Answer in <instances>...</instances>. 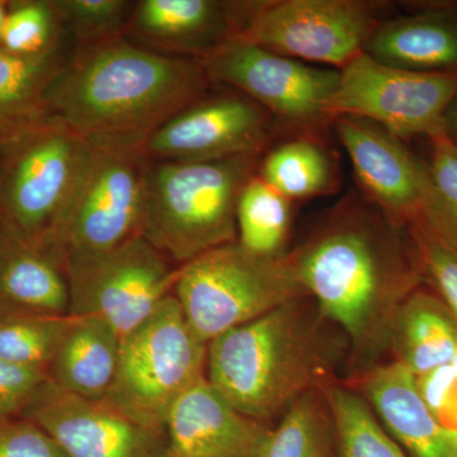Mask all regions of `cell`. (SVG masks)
<instances>
[{
    "label": "cell",
    "instance_id": "6da1fadb",
    "mask_svg": "<svg viewBox=\"0 0 457 457\" xmlns=\"http://www.w3.org/2000/svg\"><path fill=\"white\" fill-rule=\"evenodd\" d=\"M288 255L303 291L347 339L352 378L381 363L400 308L426 284L408 228L351 195Z\"/></svg>",
    "mask_w": 457,
    "mask_h": 457
},
{
    "label": "cell",
    "instance_id": "7a4b0ae2",
    "mask_svg": "<svg viewBox=\"0 0 457 457\" xmlns=\"http://www.w3.org/2000/svg\"><path fill=\"white\" fill-rule=\"evenodd\" d=\"M212 87L198 60L156 53L123 36L75 47L45 106L87 139H145Z\"/></svg>",
    "mask_w": 457,
    "mask_h": 457
},
{
    "label": "cell",
    "instance_id": "3957f363",
    "mask_svg": "<svg viewBox=\"0 0 457 457\" xmlns=\"http://www.w3.org/2000/svg\"><path fill=\"white\" fill-rule=\"evenodd\" d=\"M309 296L233 328L207 345L206 378L245 416L270 425L297 399L337 381L347 354Z\"/></svg>",
    "mask_w": 457,
    "mask_h": 457
},
{
    "label": "cell",
    "instance_id": "277c9868",
    "mask_svg": "<svg viewBox=\"0 0 457 457\" xmlns=\"http://www.w3.org/2000/svg\"><path fill=\"white\" fill-rule=\"evenodd\" d=\"M263 154L150 161L140 234L179 266L237 242V206Z\"/></svg>",
    "mask_w": 457,
    "mask_h": 457
},
{
    "label": "cell",
    "instance_id": "5b68a950",
    "mask_svg": "<svg viewBox=\"0 0 457 457\" xmlns=\"http://www.w3.org/2000/svg\"><path fill=\"white\" fill-rule=\"evenodd\" d=\"M89 140L49 113L0 137V224L49 251Z\"/></svg>",
    "mask_w": 457,
    "mask_h": 457
},
{
    "label": "cell",
    "instance_id": "8992f818",
    "mask_svg": "<svg viewBox=\"0 0 457 457\" xmlns=\"http://www.w3.org/2000/svg\"><path fill=\"white\" fill-rule=\"evenodd\" d=\"M207 345L188 326L177 297L163 300L122 337L114 380L102 402L165 432L177 400L206 376Z\"/></svg>",
    "mask_w": 457,
    "mask_h": 457
},
{
    "label": "cell",
    "instance_id": "52a82bcc",
    "mask_svg": "<svg viewBox=\"0 0 457 457\" xmlns=\"http://www.w3.org/2000/svg\"><path fill=\"white\" fill-rule=\"evenodd\" d=\"M173 294L188 326L206 345L291 300L308 296L288 252L262 257L237 242L180 266Z\"/></svg>",
    "mask_w": 457,
    "mask_h": 457
},
{
    "label": "cell",
    "instance_id": "ba28073f",
    "mask_svg": "<svg viewBox=\"0 0 457 457\" xmlns=\"http://www.w3.org/2000/svg\"><path fill=\"white\" fill-rule=\"evenodd\" d=\"M79 179L50 239L49 251L97 253L139 236L147 158L139 137L88 139Z\"/></svg>",
    "mask_w": 457,
    "mask_h": 457
},
{
    "label": "cell",
    "instance_id": "9c48e42d",
    "mask_svg": "<svg viewBox=\"0 0 457 457\" xmlns=\"http://www.w3.org/2000/svg\"><path fill=\"white\" fill-rule=\"evenodd\" d=\"M179 269L141 234L108 251L66 255L69 314L104 319L122 338L173 295Z\"/></svg>",
    "mask_w": 457,
    "mask_h": 457
},
{
    "label": "cell",
    "instance_id": "30bf717a",
    "mask_svg": "<svg viewBox=\"0 0 457 457\" xmlns=\"http://www.w3.org/2000/svg\"><path fill=\"white\" fill-rule=\"evenodd\" d=\"M457 98V71L420 73L360 54L341 71L327 107L337 117H359L404 140L445 132V114Z\"/></svg>",
    "mask_w": 457,
    "mask_h": 457
},
{
    "label": "cell",
    "instance_id": "8fae6325",
    "mask_svg": "<svg viewBox=\"0 0 457 457\" xmlns=\"http://www.w3.org/2000/svg\"><path fill=\"white\" fill-rule=\"evenodd\" d=\"M362 0H251L243 40L308 64L342 71L378 25Z\"/></svg>",
    "mask_w": 457,
    "mask_h": 457
},
{
    "label": "cell",
    "instance_id": "7c38bea8",
    "mask_svg": "<svg viewBox=\"0 0 457 457\" xmlns=\"http://www.w3.org/2000/svg\"><path fill=\"white\" fill-rule=\"evenodd\" d=\"M200 62L212 84L253 99L282 125L308 132L330 123L327 107L341 71L279 55L243 38Z\"/></svg>",
    "mask_w": 457,
    "mask_h": 457
},
{
    "label": "cell",
    "instance_id": "4fadbf2b",
    "mask_svg": "<svg viewBox=\"0 0 457 457\" xmlns=\"http://www.w3.org/2000/svg\"><path fill=\"white\" fill-rule=\"evenodd\" d=\"M281 123L236 89L212 93L150 132L143 149L150 161L207 162L264 154Z\"/></svg>",
    "mask_w": 457,
    "mask_h": 457
},
{
    "label": "cell",
    "instance_id": "5bb4252c",
    "mask_svg": "<svg viewBox=\"0 0 457 457\" xmlns=\"http://www.w3.org/2000/svg\"><path fill=\"white\" fill-rule=\"evenodd\" d=\"M337 137L348 156L363 196L403 227L425 219L433 198L428 164L369 120L337 117Z\"/></svg>",
    "mask_w": 457,
    "mask_h": 457
},
{
    "label": "cell",
    "instance_id": "9a60e30c",
    "mask_svg": "<svg viewBox=\"0 0 457 457\" xmlns=\"http://www.w3.org/2000/svg\"><path fill=\"white\" fill-rule=\"evenodd\" d=\"M22 417L49 433L66 457H170L167 433L139 425L102 400L71 395L50 378Z\"/></svg>",
    "mask_w": 457,
    "mask_h": 457
},
{
    "label": "cell",
    "instance_id": "2e32d148",
    "mask_svg": "<svg viewBox=\"0 0 457 457\" xmlns=\"http://www.w3.org/2000/svg\"><path fill=\"white\" fill-rule=\"evenodd\" d=\"M248 2L137 0L125 37L165 55L201 60L242 37Z\"/></svg>",
    "mask_w": 457,
    "mask_h": 457
},
{
    "label": "cell",
    "instance_id": "e0dca14e",
    "mask_svg": "<svg viewBox=\"0 0 457 457\" xmlns=\"http://www.w3.org/2000/svg\"><path fill=\"white\" fill-rule=\"evenodd\" d=\"M270 428L237 411L204 376L177 400L165 433L170 457H261Z\"/></svg>",
    "mask_w": 457,
    "mask_h": 457
},
{
    "label": "cell",
    "instance_id": "ac0fdd59",
    "mask_svg": "<svg viewBox=\"0 0 457 457\" xmlns=\"http://www.w3.org/2000/svg\"><path fill=\"white\" fill-rule=\"evenodd\" d=\"M385 431L408 457H457V429L433 413L417 378L402 363L381 362L353 376Z\"/></svg>",
    "mask_w": 457,
    "mask_h": 457
},
{
    "label": "cell",
    "instance_id": "d6986e66",
    "mask_svg": "<svg viewBox=\"0 0 457 457\" xmlns=\"http://www.w3.org/2000/svg\"><path fill=\"white\" fill-rule=\"evenodd\" d=\"M363 53L405 71H457V2L428 3L416 13L380 21Z\"/></svg>",
    "mask_w": 457,
    "mask_h": 457
},
{
    "label": "cell",
    "instance_id": "ffe728a7",
    "mask_svg": "<svg viewBox=\"0 0 457 457\" xmlns=\"http://www.w3.org/2000/svg\"><path fill=\"white\" fill-rule=\"evenodd\" d=\"M64 262L0 224V308L69 315Z\"/></svg>",
    "mask_w": 457,
    "mask_h": 457
},
{
    "label": "cell",
    "instance_id": "44dd1931",
    "mask_svg": "<svg viewBox=\"0 0 457 457\" xmlns=\"http://www.w3.org/2000/svg\"><path fill=\"white\" fill-rule=\"evenodd\" d=\"M71 318L47 375L59 389L101 402L116 375L121 337L104 319Z\"/></svg>",
    "mask_w": 457,
    "mask_h": 457
},
{
    "label": "cell",
    "instance_id": "7402d4cb",
    "mask_svg": "<svg viewBox=\"0 0 457 457\" xmlns=\"http://www.w3.org/2000/svg\"><path fill=\"white\" fill-rule=\"evenodd\" d=\"M390 352L416 378L453 363L457 319L435 291L420 286L409 295L394 323Z\"/></svg>",
    "mask_w": 457,
    "mask_h": 457
},
{
    "label": "cell",
    "instance_id": "603a6c76",
    "mask_svg": "<svg viewBox=\"0 0 457 457\" xmlns=\"http://www.w3.org/2000/svg\"><path fill=\"white\" fill-rule=\"evenodd\" d=\"M74 49V42H68L49 53L25 56L0 47V137L47 113V90Z\"/></svg>",
    "mask_w": 457,
    "mask_h": 457
},
{
    "label": "cell",
    "instance_id": "cb8c5ba5",
    "mask_svg": "<svg viewBox=\"0 0 457 457\" xmlns=\"http://www.w3.org/2000/svg\"><path fill=\"white\" fill-rule=\"evenodd\" d=\"M257 176L290 201L323 196L336 187L332 158L326 147L305 135L263 154Z\"/></svg>",
    "mask_w": 457,
    "mask_h": 457
},
{
    "label": "cell",
    "instance_id": "d4e9b609",
    "mask_svg": "<svg viewBox=\"0 0 457 457\" xmlns=\"http://www.w3.org/2000/svg\"><path fill=\"white\" fill-rule=\"evenodd\" d=\"M261 457H337L335 422L326 389L306 393L279 417Z\"/></svg>",
    "mask_w": 457,
    "mask_h": 457
},
{
    "label": "cell",
    "instance_id": "484cf974",
    "mask_svg": "<svg viewBox=\"0 0 457 457\" xmlns=\"http://www.w3.org/2000/svg\"><path fill=\"white\" fill-rule=\"evenodd\" d=\"M326 395L335 422L337 457H408L351 385L336 381L326 387Z\"/></svg>",
    "mask_w": 457,
    "mask_h": 457
},
{
    "label": "cell",
    "instance_id": "4316f807",
    "mask_svg": "<svg viewBox=\"0 0 457 457\" xmlns=\"http://www.w3.org/2000/svg\"><path fill=\"white\" fill-rule=\"evenodd\" d=\"M291 225V201L255 174L237 200V243L262 257L286 253Z\"/></svg>",
    "mask_w": 457,
    "mask_h": 457
},
{
    "label": "cell",
    "instance_id": "83f0119b",
    "mask_svg": "<svg viewBox=\"0 0 457 457\" xmlns=\"http://www.w3.org/2000/svg\"><path fill=\"white\" fill-rule=\"evenodd\" d=\"M71 319L0 308V360L47 372Z\"/></svg>",
    "mask_w": 457,
    "mask_h": 457
},
{
    "label": "cell",
    "instance_id": "f1b7e54d",
    "mask_svg": "<svg viewBox=\"0 0 457 457\" xmlns=\"http://www.w3.org/2000/svg\"><path fill=\"white\" fill-rule=\"evenodd\" d=\"M71 41L55 0H12L3 25L0 47L17 55L49 53Z\"/></svg>",
    "mask_w": 457,
    "mask_h": 457
},
{
    "label": "cell",
    "instance_id": "f546056e",
    "mask_svg": "<svg viewBox=\"0 0 457 457\" xmlns=\"http://www.w3.org/2000/svg\"><path fill=\"white\" fill-rule=\"evenodd\" d=\"M65 31L75 47L123 37L137 2L130 0H55Z\"/></svg>",
    "mask_w": 457,
    "mask_h": 457
},
{
    "label": "cell",
    "instance_id": "4dcf8cb0",
    "mask_svg": "<svg viewBox=\"0 0 457 457\" xmlns=\"http://www.w3.org/2000/svg\"><path fill=\"white\" fill-rule=\"evenodd\" d=\"M428 140L433 198L425 219L418 224L457 249V144L445 132Z\"/></svg>",
    "mask_w": 457,
    "mask_h": 457
},
{
    "label": "cell",
    "instance_id": "1f68e13d",
    "mask_svg": "<svg viewBox=\"0 0 457 457\" xmlns=\"http://www.w3.org/2000/svg\"><path fill=\"white\" fill-rule=\"evenodd\" d=\"M409 236L422 266L425 282L457 319V249L422 224L409 225Z\"/></svg>",
    "mask_w": 457,
    "mask_h": 457
},
{
    "label": "cell",
    "instance_id": "d6a6232c",
    "mask_svg": "<svg viewBox=\"0 0 457 457\" xmlns=\"http://www.w3.org/2000/svg\"><path fill=\"white\" fill-rule=\"evenodd\" d=\"M0 457H66L53 437L25 417L0 420Z\"/></svg>",
    "mask_w": 457,
    "mask_h": 457
},
{
    "label": "cell",
    "instance_id": "836d02e7",
    "mask_svg": "<svg viewBox=\"0 0 457 457\" xmlns=\"http://www.w3.org/2000/svg\"><path fill=\"white\" fill-rule=\"evenodd\" d=\"M47 380L49 375L45 370L0 360V420L22 417Z\"/></svg>",
    "mask_w": 457,
    "mask_h": 457
},
{
    "label": "cell",
    "instance_id": "e575fe53",
    "mask_svg": "<svg viewBox=\"0 0 457 457\" xmlns=\"http://www.w3.org/2000/svg\"><path fill=\"white\" fill-rule=\"evenodd\" d=\"M445 134L457 144V98L445 114Z\"/></svg>",
    "mask_w": 457,
    "mask_h": 457
},
{
    "label": "cell",
    "instance_id": "d590c367",
    "mask_svg": "<svg viewBox=\"0 0 457 457\" xmlns=\"http://www.w3.org/2000/svg\"><path fill=\"white\" fill-rule=\"evenodd\" d=\"M8 2L0 0V37H2L3 25H4L5 16H7Z\"/></svg>",
    "mask_w": 457,
    "mask_h": 457
},
{
    "label": "cell",
    "instance_id": "8d00e7d4",
    "mask_svg": "<svg viewBox=\"0 0 457 457\" xmlns=\"http://www.w3.org/2000/svg\"><path fill=\"white\" fill-rule=\"evenodd\" d=\"M451 369L453 370V372L457 375V353L455 356V359H453V363H451Z\"/></svg>",
    "mask_w": 457,
    "mask_h": 457
}]
</instances>
